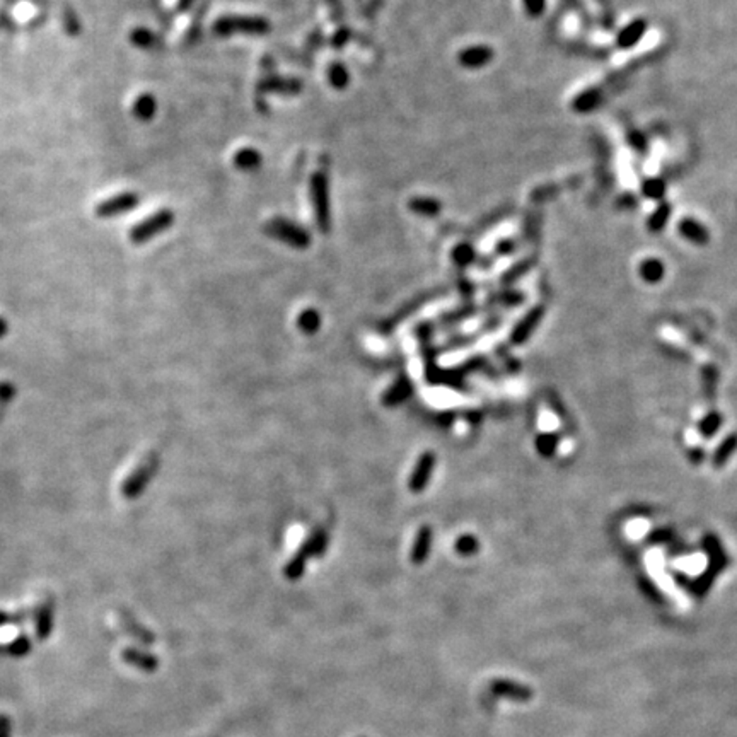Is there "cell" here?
I'll return each mask as SVG.
<instances>
[{"label":"cell","mask_w":737,"mask_h":737,"mask_svg":"<svg viewBox=\"0 0 737 737\" xmlns=\"http://www.w3.org/2000/svg\"><path fill=\"white\" fill-rule=\"evenodd\" d=\"M214 31L220 36L229 35H266L270 31V23L263 18L253 16H224L215 21Z\"/></svg>","instance_id":"1"},{"label":"cell","mask_w":737,"mask_h":737,"mask_svg":"<svg viewBox=\"0 0 737 737\" xmlns=\"http://www.w3.org/2000/svg\"><path fill=\"white\" fill-rule=\"evenodd\" d=\"M157 468H159V456L156 452L147 454L144 457L140 466H137L133 472L128 474L127 480L122 483V495L128 501L137 498L142 493L145 486L149 485L152 480V476L156 474Z\"/></svg>","instance_id":"2"},{"label":"cell","mask_w":737,"mask_h":737,"mask_svg":"<svg viewBox=\"0 0 737 737\" xmlns=\"http://www.w3.org/2000/svg\"><path fill=\"white\" fill-rule=\"evenodd\" d=\"M311 200L316 214V224L323 232L330 231V183L324 173H316L311 178Z\"/></svg>","instance_id":"3"},{"label":"cell","mask_w":737,"mask_h":737,"mask_svg":"<svg viewBox=\"0 0 737 737\" xmlns=\"http://www.w3.org/2000/svg\"><path fill=\"white\" fill-rule=\"evenodd\" d=\"M266 234L282 241V243L292 246L297 249H306L311 244V237L307 234L306 229H302L297 224L290 222L287 219H273L266 224Z\"/></svg>","instance_id":"4"},{"label":"cell","mask_w":737,"mask_h":737,"mask_svg":"<svg viewBox=\"0 0 737 737\" xmlns=\"http://www.w3.org/2000/svg\"><path fill=\"white\" fill-rule=\"evenodd\" d=\"M173 222H174V214L171 210H168V208L156 212V214L151 215V217H147L145 220H142V222H139L137 226L132 227V231H130L132 243H135V244L145 243V241L152 239V237L161 234V232L168 231V229L173 226Z\"/></svg>","instance_id":"5"},{"label":"cell","mask_w":737,"mask_h":737,"mask_svg":"<svg viewBox=\"0 0 737 737\" xmlns=\"http://www.w3.org/2000/svg\"><path fill=\"white\" fill-rule=\"evenodd\" d=\"M489 691L493 697L497 698H507L512 702L526 703L531 702L535 697V691L530 686L522 685V682L505 680V678H497V680H491L489 685Z\"/></svg>","instance_id":"6"},{"label":"cell","mask_w":737,"mask_h":737,"mask_svg":"<svg viewBox=\"0 0 737 737\" xmlns=\"http://www.w3.org/2000/svg\"><path fill=\"white\" fill-rule=\"evenodd\" d=\"M435 468V454L427 451L416 461L413 472L410 474V480H408V489L411 493H422L427 489L428 481H430L432 473Z\"/></svg>","instance_id":"7"},{"label":"cell","mask_w":737,"mask_h":737,"mask_svg":"<svg viewBox=\"0 0 737 737\" xmlns=\"http://www.w3.org/2000/svg\"><path fill=\"white\" fill-rule=\"evenodd\" d=\"M139 205V197L135 193H120L113 198H108L96 207L98 217H115V215L127 214Z\"/></svg>","instance_id":"8"},{"label":"cell","mask_w":737,"mask_h":737,"mask_svg":"<svg viewBox=\"0 0 737 737\" xmlns=\"http://www.w3.org/2000/svg\"><path fill=\"white\" fill-rule=\"evenodd\" d=\"M122 661L125 664L132 665V668L139 669L142 673H156L159 668V659L156 656L147 651L137 647H127L122 651Z\"/></svg>","instance_id":"9"},{"label":"cell","mask_w":737,"mask_h":737,"mask_svg":"<svg viewBox=\"0 0 737 737\" xmlns=\"http://www.w3.org/2000/svg\"><path fill=\"white\" fill-rule=\"evenodd\" d=\"M116 618H118L120 627H122L123 630L132 636V639H135L137 642H140L144 645L156 644V635H154L151 630H147L142 623L137 622V619L133 618L128 611H118Z\"/></svg>","instance_id":"10"},{"label":"cell","mask_w":737,"mask_h":737,"mask_svg":"<svg viewBox=\"0 0 737 737\" xmlns=\"http://www.w3.org/2000/svg\"><path fill=\"white\" fill-rule=\"evenodd\" d=\"M432 548V527L430 526H422L416 532L413 547L410 552V561L413 565H423L427 561L428 555H430Z\"/></svg>","instance_id":"11"},{"label":"cell","mask_w":737,"mask_h":737,"mask_svg":"<svg viewBox=\"0 0 737 737\" xmlns=\"http://www.w3.org/2000/svg\"><path fill=\"white\" fill-rule=\"evenodd\" d=\"M541 318H543V309H541V307H535V309H531L530 312H527V314L518 323L515 330L512 331V335H510L512 343L522 345L524 341L530 338L531 333L535 331V328L538 326Z\"/></svg>","instance_id":"12"},{"label":"cell","mask_w":737,"mask_h":737,"mask_svg":"<svg viewBox=\"0 0 737 737\" xmlns=\"http://www.w3.org/2000/svg\"><path fill=\"white\" fill-rule=\"evenodd\" d=\"M411 393H413V384H411V381L406 377H401L398 379L391 388L386 389V393L382 394L381 398V403L386 408L398 406L401 405V403H405L406 399L411 396Z\"/></svg>","instance_id":"13"},{"label":"cell","mask_w":737,"mask_h":737,"mask_svg":"<svg viewBox=\"0 0 737 737\" xmlns=\"http://www.w3.org/2000/svg\"><path fill=\"white\" fill-rule=\"evenodd\" d=\"M328 543H330V535H328V531L324 530V527H316V530L311 532L309 538L304 541L302 547L299 549H301L307 558H316L321 556L323 553L326 552Z\"/></svg>","instance_id":"14"},{"label":"cell","mask_w":737,"mask_h":737,"mask_svg":"<svg viewBox=\"0 0 737 737\" xmlns=\"http://www.w3.org/2000/svg\"><path fill=\"white\" fill-rule=\"evenodd\" d=\"M52 623H53V615H52V605L50 602H41L38 610L35 611V632L36 636L40 640H45L47 636L52 634Z\"/></svg>","instance_id":"15"},{"label":"cell","mask_w":737,"mask_h":737,"mask_svg":"<svg viewBox=\"0 0 737 737\" xmlns=\"http://www.w3.org/2000/svg\"><path fill=\"white\" fill-rule=\"evenodd\" d=\"M491 58V52L486 47H472L466 48L459 53V62L464 67L474 69V67L485 65Z\"/></svg>","instance_id":"16"},{"label":"cell","mask_w":737,"mask_h":737,"mask_svg":"<svg viewBox=\"0 0 737 737\" xmlns=\"http://www.w3.org/2000/svg\"><path fill=\"white\" fill-rule=\"evenodd\" d=\"M234 166L241 171H256L261 166V154L253 147L241 149L234 156Z\"/></svg>","instance_id":"17"},{"label":"cell","mask_w":737,"mask_h":737,"mask_svg":"<svg viewBox=\"0 0 737 737\" xmlns=\"http://www.w3.org/2000/svg\"><path fill=\"white\" fill-rule=\"evenodd\" d=\"M156 110H157V103H156V99H154L152 94L139 96V98L135 99V103H133V115H135L139 120H142V122L151 120L152 116L156 115Z\"/></svg>","instance_id":"18"},{"label":"cell","mask_w":737,"mask_h":737,"mask_svg":"<svg viewBox=\"0 0 737 737\" xmlns=\"http://www.w3.org/2000/svg\"><path fill=\"white\" fill-rule=\"evenodd\" d=\"M408 207H410L411 212H415V214L418 215H425V217H432V215H437L440 212L439 200L428 197H416L410 200Z\"/></svg>","instance_id":"19"},{"label":"cell","mask_w":737,"mask_h":737,"mask_svg":"<svg viewBox=\"0 0 737 737\" xmlns=\"http://www.w3.org/2000/svg\"><path fill=\"white\" fill-rule=\"evenodd\" d=\"M297 326L304 335H314L321 328V316L316 309H304L297 318Z\"/></svg>","instance_id":"20"},{"label":"cell","mask_w":737,"mask_h":737,"mask_svg":"<svg viewBox=\"0 0 737 737\" xmlns=\"http://www.w3.org/2000/svg\"><path fill=\"white\" fill-rule=\"evenodd\" d=\"M261 91L265 93H287V94H295L302 89L301 82L297 81H285V79H272V81H265L260 86Z\"/></svg>","instance_id":"21"},{"label":"cell","mask_w":737,"mask_h":737,"mask_svg":"<svg viewBox=\"0 0 737 737\" xmlns=\"http://www.w3.org/2000/svg\"><path fill=\"white\" fill-rule=\"evenodd\" d=\"M306 565H307V556L304 555L301 549H299V552L295 553L292 558H290L289 564L284 567V577L290 582L299 581V578H302L304 572H306Z\"/></svg>","instance_id":"22"},{"label":"cell","mask_w":737,"mask_h":737,"mask_svg":"<svg viewBox=\"0 0 737 737\" xmlns=\"http://www.w3.org/2000/svg\"><path fill=\"white\" fill-rule=\"evenodd\" d=\"M736 451H737V434H731L722 444L719 445L717 452L714 454L715 468H722V466H726L729 457H731Z\"/></svg>","instance_id":"23"},{"label":"cell","mask_w":737,"mask_h":737,"mask_svg":"<svg viewBox=\"0 0 737 737\" xmlns=\"http://www.w3.org/2000/svg\"><path fill=\"white\" fill-rule=\"evenodd\" d=\"M328 79H330V84L335 87V89H345L350 81L348 70L345 69L343 64H333L330 69H328Z\"/></svg>","instance_id":"24"},{"label":"cell","mask_w":737,"mask_h":737,"mask_svg":"<svg viewBox=\"0 0 737 737\" xmlns=\"http://www.w3.org/2000/svg\"><path fill=\"white\" fill-rule=\"evenodd\" d=\"M640 275L647 282H659L664 277V266L657 260H647L640 266Z\"/></svg>","instance_id":"25"},{"label":"cell","mask_w":737,"mask_h":737,"mask_svg":"<svg viewBox=\"0 0 737 737\" xmlns=\"http://www.w3.org/2000/svg\"><path fill=\"white\" fill-rule=\"evenodd\" d=\"M130 40L132 43L139 48H152L154 45H156V36H154L149 29L144 28H137L130 35Z\"/></svg>","instance_id":"26"},{"label":"cell","mask_w":737,"mask_h":737,"mask_svg":"<svg viewBox=\"0 0 737 737\" xmlns=\"http://www.w3.org/2000/svg\"><path fill=\"white\" fill-rule=\"evenodd\" d=\"M476 549H478V541L474 539V536H472V535L461 536V538L456 541V552L459 553V555L469 556V555H473V553H476Z\"/></svg>","instance_id":"27"},{"label":"cell","mask_w":737,"mask_h":737,"mask_svg":"<svg viewBox=\"0 0 737 737\" xmlns=\"http://www.w3.org/2000/svg\"><path fill=\"white\" fill-rule=\"evenodd\" d=\"M31 651V642H29V639H26V636H18L16 640H12V642L9 644V647H7V653L12 657H23L26 656V653Z\"/></svg>","instance_id":"28"},{"label":"cell","mask_w":737,"mask_h":737,"mask_svg":"<svg viewBox=\"0 0 737 737\" xmlns=\"http://www.w3.org/2000/svg\"><path fill=\"white\" fill-rule=\"evenodd\" d=\"M681 231H682V234L688 236L690 239L698 241V243H702V241L707 239L705 231H703V229L699 227L698 224L691 222V220H685V222L681 224Z\"/></svg>","instance_id":"29"},{"label":"cell","mask_w":737,"mask_h":737,"mask_svg":"<svg viewBox=\"0 0 737 737\" xmlns=\"http://www.w3.org/2000/svg\"><path fill=\"white\" fill-rule=\"evenodd\" d=\"M642 33H644V23L632 24V26H628L627 31L622 33V36H619V43L624 45V47H628V45L635 43Z\"/></svg>","instance_id":"30"},{"label":"cell","mask_w":737,"mask_h":737,"mask_svg":"<svg viewBox=\"0 0 737 737\" xmlns=\"http://www.w3.org/2000/svg\"><path fill=\"white\" fill-rule=\"evenodd\" d=\"M720 427V415L719 413H712L707 416L705 420H703L702 423V432L705 435H712L714 434L715 430Z\"/></svg>","instance_id":"31"},{"label":"cell","mask_w":737,"mask_h":737,"mask_svg":"<svg viewBox=\"0 0 737 737\" xmlns=\"http://www.w3.org/2000/svg\"><path fill=\"white\" fill-rule=\"evenodd\" d=\"M472 256H473L472 248H469V246H466V244L459 246V248H457L456 251H454V260H456L459 265L469 263V261H472Z\"/></svg>","instance_id":"32"},{"label":"cell","mask_w":737,"mask_h":737,"mask_svg":"<svg viewBox=\"0 0 737 737\" xmlns=\"http://www.w3.org/2000/svg\"><path fill=\"white\" fill-rule=\"evenodd\" d=\"M12 722L6 714H0V737H11Z\"/></svg>","instance_id":"33"},{"label":"cell","mask_w":737,"mask_h":737,"mask_svg":"<svg viewBox=\"0 0 737 737\" xmlns=\"http://www.w3.org/2000/svg\"><path fill=\"white\" fill-rule=\"evenodd\" d=\"M527 11L531 12V16H538L544 7V0H526Z\"/></svg>","instance_id":"34"},{"label":"cell","mask_w":737,"mask_h":737,"mask_svg":"<svg viewBox=\"0 0 737 737\" xmlns=\"http://www.w3.org/2000/svg\"><path fill=\"white\" fill-rule=\"evenodd\" d=\"M347 38H348V31H345V29H343V31H338V33H336V36H335V47H341V45L345 43V40H347Z\"/></svg>","instance_id":"35"}]
</instances>
